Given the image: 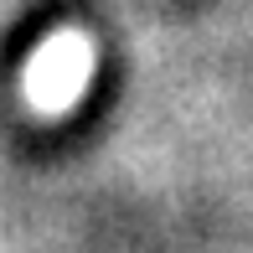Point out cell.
<instances>
[{
  "label": "cell",
  "mask_w": 253,
  "mask_h": 253,
  "mask_svg": "<svg viewBox=\"0 0 253 253\" xmlns=\"http://www.w3.org/2000/svg\"><path fill=\"white\" fill-rule=\"evenodd\" d=\"M78 78H83V47L73 37H47V47L31 57L26 88L42 109H67L78 98Z\"/></svg>",
  "instance_id": "6da1fadb"
}]
</instances>
